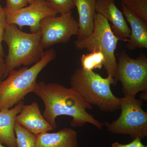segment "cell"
Wrapping results in <instances>:
<instances>
[{"mask_svg":"<svg viewBox=\"0 0 147 147\" xmlns=\"http://www.w3.org/2000/svg\"><path fill=\"white\" fill-rule=\"evenodd\" d=\"M4 9L7 24H13L20 28L29 27L31 33L40 31V22L43 18L57 15L49 7L46 0H34L26 6L17 10Z\"/></svg>","mask_w":147,"mask_h":147,"instance_id":"cell-9","label":"cell"},{"mask_svg":"<svg viewBox=\"0 0 147 147\" xmlns=\"http://www.w3.org/2000/svg\"><path fill=\"white\" fill-rule=\"evenodd\" d=\"M141 139L139 138H135L130 143L126 144H123L118 142H115L112 144L111 147H147V146L142 144Z\"/></svg>","mask_w":147,"mask_h":147,"instance_id":"cell-22","label":"cell"},{"mask_svg":"<svg viewBox=\"0 0 147 147\" xmlns=\"http://www.w3.org/2000/svg\"><path fill=\"white\" fill-rule=\"evenodd\" d=\"M0 147H8L6 146H4L1 143H0Z\"/></svg>","mask_w":147,"mask_h":147,"instance_id":"cell-26","label":"cell"},{"mask_svg":"<svg viewBox=\"0 0 147 147\" xmlns=\"http://www.w3.org/2000/svg\"><path fill=\"white\" fill-rule=\"evenodd\" d=\"M77 132L65 127L57 132H44L36 135V147H77Z\"/></svg>","mask_w":147,"mask_h":147,"instance_id":"cell-13","label":"cell"},{"mask_svg":"<svg viewBox=\"0 0 147 147\" xmlns=\"http://www.w3.org/2000/svg\"><path fill=\"white\" fill-rule=\"evenodd\" d=\"M147 92H143L142 94H141L140 99H142V100H147Z\"/></svg>","mask_w":147,"mask_h":147,"instance_id":"cell-24","label":"cell"},{"mask_svg":"<svg viewBox=\"0 0 147 147\" xmlns=\"http://www.w3.org/2000/svg\"><path fill=\"white\" fill-rule=\"evenodd\" d=\"M6 25L5 11L0 3V58H3L5 56L3 49L2 42L3 41Z\"/></svg>","mask_w":147,"mask_h":147,"instance_id":"cell-20","label":"cell"},{"mask_svg":"<svg viewBox=\"0 0 147 147\" xmlns=\"http://www.w3.org/2000/svg\"><path fill=\"white\" fill-rule=\"evenodd\" d=\"M94 22L92 33L84 39L76 40L74 44L77 50L102 51L105 59L103 67L107 76L115 80L117 64L115 53L119 39L113 32L109 21L100 13H95Z\"/></svg>","mask_w":147,"mask_h":147,"instance_id":"cell-5","label":"cell"},{"mask_svg":"<svg viewBox=\"0 0 147 147\" xmlns=\"http://www.w3.org/2000/svg\"><path fill=\"white\" fill-rule=\"evenodd\" d=\"M32 92L44 103L45 108L42 115L54 129L57 127L56 119L62 115L71 117L70 125L73 127H82L89 123L99 129L102 128L103 123L87 111L92 106L72 88L58 83L40 82Z\"/></svg>","mask_w":147,"mask_h":147,"instance_id":"cell-1","label":"cell"},{"mask_svg":"<svg viewBox=\"0 0 147 147\" xmlns=\"http://www.w3.org/2000/svg\"><path fill=\"white\" fill-rule=\"evenodd\" d=\"M57 57L55 49L44 52L40 60L30 67H24L11 71L7 79L0 81V111L13 108L32 92L41 71Z\"/></svg>","mask_w":147,"mask_h":147,"instance_id":"cell-2","label":"cell"},{"mask_svg":"<svg viewBox=\"0 0 147 147\" xmlns=\"http://www.w3.org/2000/svg\"><path fill=\"white\" fill-rule=\"evenodd\" d=\"M51 9L57 14L71 11L75 7V0H46Z\"/></svg>","mask_w":147,"mask_h":147,"instance_id":"cell-19","label":"cell"},{"mask_svg":"<svg viewBox=\"0 0 147 147\" xmlns=\"http://www.w3.org/2000/svg\"><path fill=\"white\" fill-rule=\"evenodd\" d=\"M24 103L22 101L13 108L0 111V143L6 146L16 147L14 125Z\"/></svg>","mask_w":147,"mask_h":147,"instance_id":"cell-14","label":"cell"},{"mask_svg":"<svg viewBox=\"0 0 147 147\" xmlns=\"http://www.w3.org/2000/svg\"><path fill=\"white\" fill-rule=\"evenodd\" d=\"M105 61L104 55L100 50H94L89 54L82 55L81 59L82 68L87 71L100 69Z\"/></svg>","mask_w":147,"mask_h":147,"instance_id":"cell-16","label":"cell"},{"mask_svg":"<svg viewBox=\"0 0 147 147\" xmlns=\"http://www.w3.org/2000/svg\"><path fill=\"white\" fill-rule=\"evenodd\" d=\"M96 11L112 24L111 29L119 40H127L131 30L122 12L115 4L114 0H97Z\"/></svg>","mask_w":147,"mask_h":147,"instance_id":"cell-10","label":"cell"},{"mask_svg":"<svg viewBox=\"0 0 147 147\" xmlns=\"http://www.w3.org/2000/svg\"><path fill=\"white\" fill-rule=\"evenodd\" d=\"M122 13L130 25L131 33L126 47L129 50L147 49V22L121 4Z\"/></svg>","mask_w":147,"mask_h":147,"instance_id":"cell-12","label":"cell"},{"mask_svg":"<svg viewBox=\"0 0 147 147\" xmlns=\"http://www.w3.org/2000/svg\"><path fill=\"white\" fill-rule=\"evenodd\" d=\"M27 1H28V3H29V4L31 3L34 0H27Z\"/></svg>","mask_w":147,"mask_h":147,"instance_id":"cell-25","label":"cell"},{"mask_svg":"<svg viewBox=\"0 0 147 147\" xmlns=\"http://www.w3.org/2000/svg\"><path fill=\"white\" fill-rule=\"evenodd\" d=\"M70 84L71 88L88 103L100 111L114 112L120 109L121 98L113 94L110 88L117 82L111 76L103 78L93 71L79 68L71 75Z\"/></svg>","mask_w":147,"mask_h":147,"instance_id":"cell-3","label":"cell"},{"mask_svg":"<svg viewBox=\"0 0 147 147\" xmlns=\"http://www.w3.org/2000/svg\"><path fill=\"white\" fill-rule=\"evenodd\" d=\"M41 33H26L13 24H7L3 41L8 48L6 56L5 71L4 78L11 70L21 66H32L38 62L43 55V49L40 45Z\"/></svg>","mask_w":147,"mask_h":147,"instance_id":"cell-4","label":"cell"},{"mask_svg":"<svg viewBox=\"0 0 147 147\" xmlns=\"http://www.w3.org/2000/svg\"><path fill=\"white\" fill-rule=\"evenodd\" d=\"M97 1L75 0V5L79 14V30L76 40L84 39L92 32Z\"/></svg>","mask_w":147,"mask_h":147,"instance_id":"cell-15","label":"cell"},{"mask_svg":"<svg viewBox=\"0 0 147 147\" xmlns=\"http://www.w3.org/2000/svg\"><path fill=\"white\" fill-rule=\"evenodd\" d=\"M14 132L16 147H36V135L15 123Z\"/></svg>","mask_w":147,"mask_h":147,"instance_id":"cell-17","label":"cell"},{"mask_svg":"<svg viewBox=\"0 0 147 147\" xmlns=\"http://www.w3.org/2000/svg\"><path fill=\"white\" fill-rule=\"evenodd\" d=\"M143 100L134 96L121 98V113L112 123H103L107 130L113 134L129 135L133 139L147 136V113L142 108Z\"/></svg>","mask_w":147,"mask_h":147,"instance_id":"cell-6","label":"cell"},{"mask_svg":"<svg viewBox=\"0 0 147 147\" xmlns=\"http://www.w3.org/2000/svg\"><path fill=\"white\" fill-rule=\"evenodd\" d=\"M115 81L120 82L124 96H134L139 92L147 91V59L141 53L132 58L123 50L117 63Z\"/></svg>","mask_w":147,"mask_h":147,"instance_id":"cell-7","label":"cell"},{"mask_svg":"<svg viewBox=\"0 0 147 147\" xmlns=\"http://www.w3.org/2000/svg\"><path fill=\"white\" fill-rule=\"evenodd\" d=\"M6 6L4 9L7 10H18L29 4L27 0H6Z\"/></svg>","mask_w":147,"mask_h":147,"instance_id":"cell-21","label":"cell"},{"mask_svg":"<svg viewBox=\"0 0 147 147\" xmlns=\"http://www.w3.org/2000/svg\"><path fill=\"white\" fill-rule=\"evenodd\" d=\"M5 71V63L3 58H0V81L3 79Z\"/></svg>","mask_w":147,"mask_h":147,"instance_id":"cell-23","label":"cell"},{"mask_svg":"<svg viewBox=\"0 0 147 147\" xmlns=\"http://www.w3.org/2000/svg\"><path fill=\"white\" fill-rule=\"evenodd\" d=\"M121 4L147 22V0H121Z\"/></svg>","mask_w":147,"mask_h":147,"instance_id":"cell-18","label":"cell"},{"mask_svg":"<svg viewBox=\"0 0 147 147\" xmlns=\"http://www.w3.org/2000/svg\"><path fill=\"white\" fill-rule=\"evenodd\" d=\"M79 24L71 11L43 18L40 22V45L42 49L59 43H67L71 37L77 36Z\"/></svg>","mask_w":147,"mask_h":147,"instance_id":"cell-8","label":"cell"},{"mask_svg":"<svg viewBox=\"0 0 147 147\" xmlns=\"http://www.w3.org/2000/svg\"><path fill=\"white\" fill-rule=\"evenodd\" d=\"M16 122L36 135L54 129L44 118L36 102L23 105L21 112L16 116Z\"/></svg>","mask_w":147,"mask_h":147,"instance_id":"cell-11","label":"cell"}]
</instances>
